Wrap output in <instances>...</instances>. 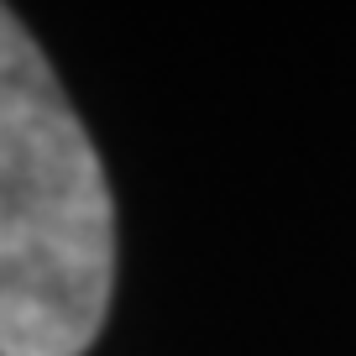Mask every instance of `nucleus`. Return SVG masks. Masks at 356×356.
<instances>
[{"instance_id":"nucleus-1","label":"nucleus","mask_w":356,"mask_h":356,"mask_svg":"<svg viewBox=\"0 0 356 356\" xmlns=\"http://www.w3.org/2000/svg\"><path fill=\"white\" fill-rule=\"evenodd\" d=\"M111 293L105 163L37 37L0 6V356H84Z\"/></svg>"}]
</instances>
